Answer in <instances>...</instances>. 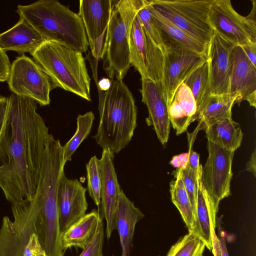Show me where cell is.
<instances>
[{
	"label": "cell",
	"instance_id": "1",
	"mask_svg": "<svg viewBox=\"0 0 256 256\" xmlns=\"http://www.w3.org/2000/svg\"><path fill=\"white\" fill-rule=\"evenodd\" d=\"M34 100L12 93L0 132V188L11 205L32 200L38 186L48 128Z\"/></svg>",
	"mask_w": 256,
	"mask_h": 256
},
{
	"label": "cell",
	"instance_id": "2",
	"mask_svg": "<svg viewBox=\"0 0 256 256\" xmlns=\"http://www.w3.org/2000/svg\"><path fill=\"white\" fill-rule=\"evenodd\" d=\"M64 148L58 139L48 136L38 186L30 200L38 210L36 234L48 256H64L58 206V189L64 172Z\"/></svg>",
	"mask_w": 256,
	"mask_h": 256
},
{
	"label": "cell",
	"instance_id": "3",
	"mask_svg": "<svg viewBox=\"0 0 256 256\" xmlns=\"http://www.w3.org/2000/svg\"><path fill=\"white\" fill-rule=\"evenodd\" d=\"M100 122L92 137L102 149L118 154L130 142L137 126V107L122 80H112L106 92L98 89Z\"/></svg>",
	"mask_w": 256,
	"mask_h": 256
},
{
	"label": "cell",
	"instance_id": "4",
	"mask_svg": "<svg viewBox=\"0 0 256 256\" xmlns=\"http://www.w3.org/2000/svg\"><path fill=\"white\" fill-rule=\"evenodd\" d=\"M20 18L32 26L44 40L56 42L86 52L88 49L86 30L78 14L56 0H39L18 5Z\"/></svg>",
	"mask_w": 256,
	"mask_h": 256
},
{
	"label": "cell",
	"instance_id": "5",
	"mask_svg": "<svg viewBox=\"0 0 256 256\" xmlns=\"http://www.w3.org/2000/svg\"><path fill=\"white\" fill-rule=\"evenodd\" d=\"M32 56L50 77L54 88H62L91 101L90 78L81 52L44 40Z\"/></svg>",
	"mask_w": 256,
	"mask_h": 256
},
{
	"label": "cell",
	"instance_id": "6",
	"mask_svg": "<svg viewBox=\"0 0 256 256\" xmlns=\"http://www.w3.org/2000/svg\"><path fill=\"white\" fill-rule=\"evenodd\" d=\"M116 7L126 28L132 66L141 78L162 82L164 52L151 40L136 14L134 0H116Z\"/></svg>",
	"mask_w": 256,
	"mask_h": 256
},
{
	"label": "cell",
	"instance_id": "7",
	"mask_svg": "<svg viewBox=\"0 0 256 256\" xmlns=\"http://www.w3.org/2000/svg\"><path fill=\"white\" fill-rule=\"evenodd\" d=\"M214 0H151L160 14L196 40L208 46L214 33L209 21Z\"/></svg>",
	"mask_w": 256,
	"mask_h": 256
},
{
	"label": "cell",
	"instance_id": "8",
	"mask_svg": "<svg viewBox=\"0 0 256 256\" xmlns=\"http://www.w3.org/2000/svg\"><path fill=\"white\" fill-rule=\"evenodd\" d=\"M14 220L8 216L0 227V256H28L30 236L36 233L38 210L30 200L12 205Z\"/></svg>",
	"mask_w": 256,
	"mask_h": 256
},
{
	"label": "cell",
	"instance_id": "9",
	"mask_svg": "<svg viewBox=\"0 0 256 256\" xmlns=\"http://www.w3.org/2000/svg\"><path fill=\"white\" fill-rule=\"evenodd\" d=\"M7 82L12 93L32 98L42 106L50 104L53 84L42 68L31 58L25 55L16 58L11 64Z\"/></svg>",
	"mask_w": 256,
	"mask_h": 256
},
{
	"label": "cell",
	"instance_id": "10",
	"mask_svg": "<svg viewBox=\"0 0 256 256\" xmlns=\"http://www.w3.org/2000/svg\"><path fill=\"white\" fill-rule=\"evenodd\" d=\"M208 18L213 30L235 46L256 43V26L238 14L230 0H214Z\"/></svg>",
	"mask_w": 256,
	"mask_h": 256
},
{
	"label": "cell",
	"instance_id": "11",
	"mask_svg": "<svg viewBox=\"0 0 256 256\" xmlns=\"http://www.w3.org/2000/svg\"><path fill=\"white\" fill-rule=\"evenodd\" d=\"M116 0H80L78 14L84 26L91 54L104 58L108 25Z\"/></svg>",
	"mask_w": 256,
	"mask_h": 256
},
{
	"label": "cell",
	"instance_id": "12",
	"mask_svg": "<svg viewBox=\"0 0 256 256\" xmlns=\"http://www.w3.org/2000/svg\"><path fill=\"white\" fill-rule=\"evenodd\" d=\"M208 156L202 168L200 179L208 194L219 204L230 194V185L234 152L208 142Z\"/></svg>",
	"mask_w": 256,
	"mask_h": 256
},
{
	"label": "cell",
	"instance_id": "13",
	"mask_svg": "<svg viewBox=\"0 0 256 256\" xmlns=\"http://www.w3.org/2000/svg\"><path fill=\"white\" fill-rule=\"evenodd\" d=\"M116 2L108 25L104 68L110 80H122L132 64L126 28Z\"/></svg>",
	"mask_w": 256,
	"mask_h": 256
},
{
	"label": "cell",
	"instance_id": "14",
	"mask_svg": "<svg viewBox=\"0 0 256 256\" xmlns=\"http://www.w3.org/2000/svg\"><path fill=\"white\" fill-rule=\"evenodd\" d=\"M206 60L204 56L188 49L176 47L164 50L162 83L168 108L179 86Z\"/></svg>",
	"mask_w": 256,
	"mask_h": 256
},
{
	"label": "cell",
	"instance_id": "15",
	"mask_svg": "<svg viewBox=\"0 0 256 256\" xmlns=\"http://www.w3.org/2000/svg\"><path fill=\"white\" fill-rule=\"evenodd\" d=\"M234 46L214 31L206 57L210 94H229Z\"/></svg>",
	"mask_w": 256,
	"mask_h": 256
},
{
	"label": "cell",
	"instance_id": "16",
	"mask_svg": "<svg viewBox=\"0 0 256 256\" xmlns=\"http://www.w3.org/2000/svg\"><path fill=\"white\" fill-rule=\"evenodd\" d=\"M84 188L78 179H69L64 172L58 189L60 227L62 234L86 214L88 204Z\"/></svg>",
	"mask_w": 256,
	"mask_h": 256
},
{
	"label": "cell",
	"instance_id": "17",
	"mask_svg": "<svg viewBox=\"0 0 256 256\" xmlns=\"http://www.w3.org/2000/svg\"><path fill=\"white\" fill-rule=\"evenodd\" d=\"M114 154L102 149L101 162L100 198L101 218L106 220V236L108 240L116 229L115 216L118 195L122 190L114 166Z\"/></svg>",
	"mask_w": 256,
	"mask_h": 256
},
{
	"label": "cell",
	"instance_id": "18",
	"mask_svg": "<svg viewBox=\"0 0 256 256\" xmlns=\"http://www.w3.org/2000/svg\"><path fill=\"white\" fill-rule=\"evenodd\" d=\"M141 80L142 102L148 112L146 122L149 126H153L160 142L164 144L168 140L170 122L162 83L144 78Z\"/></svg>",
	"mask_w": 256,
	"mask_h": 256
},
{
	"label": "cell",
	"instance_id": "19",
	"mask_svg": "<svg viewBox=\"0 0 256 256\" xmlns=\"http://www.w3.org/2000/svg\"><path fill=\"white\" fill-rule=\"evenodd\" d=\"M234 62L229 94L236 98V103L246 100L256 106V66L246 55L241 46H234Z\"/></svg>",
	"mask_w": 256,
	"mask_h": 256
},
{
	"label": "cell",
	"instance_id": "20",
	"mask_svg": "<svg viewBox=\"0 0 256 256\" xmlns=\"http://www.w3.org/2000/svg\"><path fill=\"white\" fill-rule=\"evenodd\" d=\"M218 206L206 192L200 178L195 222L193 228L188 232L201 240L206 248L212 251L213 238L216 236V228Z\"/></svg>",
	"mask_w": 256,
	"mask_h": 256
},
{
	"label": "cell",
	"instance_id": "21",
	"mask_svg": "<svg viewBox=\"0 0 256 256\" xmlns=\"http://www.w3.org/2000/svg\"><path fill=\"white\" fill-rule=\"evenodd\" d=\"M144 215L122 190L118 197L115 225L120 236L122 256H130L136 224Z\"/></svg>",
	"mask_w": 256,
	"mask_h": 256
},
{
	"label": "cell",
	"instance_id": "22",
	"mask_svg": "<svg viewBox=\"0 0 256 256\" xmlns=\"http://www.w3.org/2000/svg\"><path fill=\"white\" fill-rule=\"evenodd\" d=\"M148 8L160 36L164 49L182 48L206 57L208 46L194 39L156 11L148 0Z\"/></svg>",
	"mask_w": 256,
	"mask_h": 256
},
{
	"label": "cell",
	"instance_id": "23",
	"mask_svg": "<svg viewBox=\"0 0 256 256\" xmlns=\"http://www.w3.org/2000/svg\"><path fill=\"white\" fill-rule=\"evenodd\" d=\"M44 41L32 26L20 18L14 26L0 34V48L5 52L13 50L32 55Z\"/></svg>",
	"mask_w": 256,
	"mask_h": 256
},
{
	"label": "cell",
	"instance_id": "24",
	"mask_svg": "<svg viewBox=\"0 0 256 256\" xmlns=\"http://www.w3.org/2000/svg\"><path fill=\"white\" fill-rule=\"evenodd\" d=\"M102 218L99 210L94 209L73 224L62 234V250L72 246L84 249L93 238Z\"/></svg>",
	"mask_w": 256,
	"mask_h": 256
},
{
	"label": "cell",
	"instance_id": "25",
	"mask_svg": "<svg viewBox=\"0 0 256 256\" xmlns=\"http://www.w3.org/2000/svg\"><path fill=\"white\" fill-rule=\"evenodd\" d=\"M204 129L208 142L226 150L234 152L241 145L243 133L232 117L216 120Z\"/></svg>",
	"mask_w": 256,
	"mask_h": 256
},
{
	"label": "cell",
	"instance_id": "26",
	"mask_svg": "<svg viewBox=\"0 0 256 256\" xmlns=\"http://www.w3.org/2000/svg\"><path fill=\"white\" fill-rule=\"evenodd\" d=\"M236 98L230 94H208L198 107L195 120L202 128L221 119L232 117V108Z\"/></svg>",
	"mask_w": 256,
	"mask_h": 256
},
{
	"label": "cell",
	"instance_id": "27",
	"mask_svg": "<svg viewBox=\"0 0 256 256\" xmlns=\"http://www.w3.org/2000/svg\"><path fill=\"white\" fill-rule=\"evenodd\" d=\"M182 170L181 168H178L175 179L170 182V192L172 201L178 210L188 232H190L194 228L195 217L183 183Z\"/></svg>",
	"mask_w": 256,
	"mask_h": 256
},
{
	"label": "cell",
	"instance_id": "28",
	"mask_svg": "<svg viewBox=\"0 0 256 256\" xmlns=\"http://www.w3.org/2000/svg\"><path fill=\"white\" fill-rule=\"evenodd\" d=\"M94 120V116L92 111L78 116L76 131L72 138L63 146V158L65 164L72 160V154L89 135Z\"/></svg>",
	"mask_w": 256,
	"mask_h": 256
},
{
	"label": "cell",
	"instance_id": "29",
	"mask_svg": "<svg viewBox=\"0 0 256 256\" xmlns=\"http://www.w3.org/2000/svg\"><path fill=\"white\" fill-rule=\"evenodd\" d=\"M183 83L191 90L198 108L202 100L210 94L209 72L206 60L192 71Z\"/></svg>",
	"mask_w": 256,
	"mask_h": 256
},
{
	"label": "cell",
	"instance_id": "30",
	"mask_svg": "<svg viewBox=\"0 0 256 256\" xmlns=\"http://www.w3.org/2000/svg\"><path fill=\"white\" fill-rule=\"evenodd\" d=\"M204 243L190 232L171 246L166 256H204Z\"/></svg>",
	"mask_w": 256,
	"mask_h": 256
},
{
	"label": "cell",
	"instance_id": "31",
	"mask_svg": "<svg viewBox=\"0 0 256 256\" xmlns=\"http://www.w3.org/2000/svg\"><path fill=\"white\" fill-rule=\"evenodd\" d=\"M136 14L146 34L152 42L164 52V45L148 8V0H134Z\"/></svg>",
	"mask_w": 256,
	"mask_h": 256
},
{
	"label": "cell",
	"instance_id": "32",
	"mask_svg": "<svg viewBox=\"0 0 256 256\" xmlns=\"http://www.w3.org/2000/svg\"><path fill=\"white\" fill-rule=\"evenodd\" d=\"M87 190L94 204L99 208L100 203L101 162L96 156L86 164Z\"/></svg>",
	"mask_w": 256,
	"mask_h": 256
},
{
	"label": "cell",
	"instance_id": "33",
	"mask_svg": "<svg viewBox=\"0 0 256 256\" xmlns=\"http://www.w3.org/2000/svg\"><path fill=\"white\" fill-rule=\"evenodd\" d=\"M202 166L198 171L192 169L188 164L184 169H182V174L183 183L188 196L196 219V202L199 180L200 178Z\"/></svg>",
	"mask_w": 256,
	"mask_h": 256
},
{
	"label": "cell",
	"instance_id": "34",
	"mask_svg": "<svg viewBox=\"0 0 256 256\" xmlns=\"http://www.w3.org/2000/svg\"><path fill=\"white\" fill-rule=\"evenodd\" d=\"M179 107L192 119L195 120L197 105L190 88L184 83L182 84L176 91L173 100Z\"/></svg>",
	"mask_w": 256,
	"mask_h": 256
},
{
	"label": "cell",
	"instance_id": "35",
	"mask_svg": "<svg viewBox=\"0 0 256 256\" xmlns=\"http://www.w3.org/2000/svg\"><path fill=\"white\" fill-rule=\"evenodd\" d=\"M104 228L102 219L99 222L92 241L84 249L79 256H104Z\"/></svg>",
	"mask_w": 256,
	"mask_h": 256
},
{
	"label": "cell",
	"instance_id": "36",
	"mask_svg": "<svg viewBox=\"0 0 256 256\" xmlns=\"http://www.w3.org/2000/svg\"><path fill=\"white\" fill-rule=\"evenodd\" d=\"M10 66L8 55L0 48V82L8 81Z\"/></svg>",
	"mask_w": 256,
	"mask_h": 256
},
{
	"label": "cell",
	"instance_id": "37",
	"mask_svg": "<svg viewBox=\"0 0 256 256\" xmlns=\"http://www.w3.org/2000/svg\"><path fill=\"white\" fill-rule=\"evenodd\" d=\"M218 231V239L222 256H229L228 252L226 248V238L224 236V232L220 223V218H217L216 223V228Z\"/></svg>",
	"mask_w": 256,
	"mask_h": 256
},
{
	"label": "cell",
	"instance_id": "38",
	"mask_svg": "<svg viewBox=\"0 0 256 256\" xmlns=\"http://www.w3.org/2000/svg\"><path fill=\"white\" fill-rule=\"evenodd\" d=\"M189 152L174 156L170 162L172 166L178 168L184 169L188 164Z\"/></svg>",
	"mask_w": 256,
	"mask_h": 256
},
{
	"label": "cell",
	"instance_id": "39",
	"mask_svg": "<svg viewBox=\"0 0 256 256\" xmlns=\"http://www.w3.org/2000/svg\"><path fill=\"white\" fill-rule=\"evenodd\" d=\"M242 48L249 60L256 66V43L251 42Z\"/></svg>",
	"mask_w": 256,
	"mask_h": 256
},
{
	"label": "cell",
	"instance_id": "40",
	"mask_svg": "<svg viewBox=\"0 0 256 256\" xmlns=\"http://www.w3.org/2000/svg\"><path fill=\"white\" fill-rule=\"evenodd\" d=\"M189 158H188V164L190 168L196 170V171L199 170L202 167L201 164H200L199 160L200 156L198 154L190 149L189 150Z\"/></svg>",
	"mask_w": 256,
	"mask_h": 256
},
{
	"label": "cell",
	"instance_id": "41",
	"mask_svg": "<svg viewBox=\"0 0 256 256\" xmlns=\"http://www.w3.org/2000/svg\"><path fill=\"white\" fill-rule=\"evenodd\" d=\"M8 105V98L0 96V132L6 118Z\"/></svg>",
	"mask_w": 256,
	"mask_h": 256
},
{
	"label": "cell",
	"instance_id": "42",
	"mask_svg": "<svg viewBox=\"0 0 256 256\" xmlns=\"http://www.w3.org/2000/svg\"><path fill=\"white\" fill-rule=\"evenodd\" d=\"M94 73V72H93ZM97 73V72H96ZM94 73L93 76L98 86V89L102 91L106 92L108 90L112 84V80L108 78H102L99 81L97 80V74Z\"/></svg>",
	"mask_w": 256,
	"mask_h": 256
},
{
	"label": "cell",
	"instance_id": "43",
	"mask_svg": "<svg viewBox=\"0 0 256 256\" xmlns=\"http://www.w3.org/2000/svg\"><path fill=\"white\" fill-rule=\"evenodd\" d=\"M246 170L256 176V150H254L249 161L246 164Z\"/></svg>",
	"mask_w": 256,
	"mask_h": 256
},
{
	"label": "cell",
	"instance_id": "44",
	"mask_svg": "<svg viewBox=\"0 0 256 256\" xmlns=\"http://www.w3.org/2000/svg\"><path fill=\"white\" fill-rule=\"evenodd\" d=\"M246 18L252 24L256 26V0L252 1V8L250 14L246 16Z\"/></svg>",
	"mask_w": 256,
	"mask_h": 256
}]
</instances>
